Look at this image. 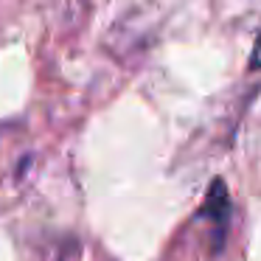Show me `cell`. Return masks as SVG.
Wrapping results in <instances>:
<instances>
[{
  "label": "cell",
  "instance_id": "cell-2",
  "mask_svg": "<svg viewBox=\"0 0 261 261\" xmlns=\"http://www.w3.org/2000/svg\"><path fill=\"white\" fill-rule=\"evenodd\" d=\"M258 68H261V34L255 37L253 54H250V70H258Z\"/></svg>",
  "mask_w": 261,
  "mask_h": 261
},
{
  "label": "cell",
  "instance_id": "cell-1",
  "mask_svg": "<svg viewBox=\"0 0 261 261\" xmlns=\"http://www.w3.org/2000/svg\"><path fill=\"white\" fill-rule=\"evenodd\" d=\"M197 219H211V227L219 233V242H225L227 225H230V197H227L225 180H211L208 194H205L202 208L197 211Z\"/></svg>",
  "mask_w": 261,
  "mask_h": 261
}]
</instances>
